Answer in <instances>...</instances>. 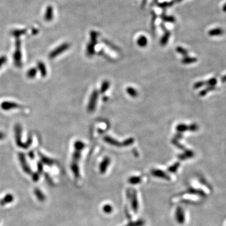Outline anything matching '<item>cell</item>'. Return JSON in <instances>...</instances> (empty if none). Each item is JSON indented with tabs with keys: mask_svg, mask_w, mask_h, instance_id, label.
<instances>
[{
	"mask_svg": "<svg viewBox=\"0 0 226 226\" xmlns=\"http://www.w3.org/2000/svg\"><path fill=\"white\" fill-rule=\"evenodd\" d=\"M22 128L21 125L17 124L14 126V138L16 144L20 148L23 149H28L31 145L32 142H33V138H32L31 135H30L26 141L23 143L22 140Z\"/></svg>",
	"mask_w": 226,
	"mask_h": 226,
	"instance_id": "cell-1",
	"label": "cell"
},
{
	"mask_svg": "<svg viewBox=\"0 0 226 226\" xmlns=\"http://www.w3.org/2000/svg\"><path fill=\"white\" fill-rule=\"evenodd\" d=\"M14 65L16 67L20 68L22 67V54L21 50V40L17 38L15 41V49L13 55Z\"/></svg>",
	"mask_w": 226,
	"mask_h": 226,
	"instance_id": "cell-2",
	"label": "cell"
},
{
	"mask_svg": "<svg viewBox=\"0 0 226 226\" xmlns=\"http://www.w3.org/2000/svg\"><path fill=\"white\" fill-rule=\"evenodd\" d=\"M70 48V44L68 43H63L54 49L48 55V57L51 59H54L57 57L59 55L67 51Z\"/></svg>",
	"mask_w": 226,
	"mask_h": 226,
	"instance_id": "cell-3",
	"label": "cell"
},
{
	"mask_svg": "<svg viewBox=\"0 0 226 226\" xmlns=\"http://www.w3.org/2000/svg\"><path fill=\"white\" fill-rule=\"evenodd\" d=\"M98 98V92L96 91H94L91 95V98L89 99V102L88 104L87 110L89 112H92L94 111L95 108V105L97 103V100Z\"/></svg>",
	"mask_w": 226,
	"mask_h": 226,
	"instance_id": "cell-4",
	"label": "cell"
},
{
	"mask_svg": "<svg viewBox=\"0 0 226 226\" xmlns=\"http://www.w3.org/2000/svg\"><path fill=\"white\" fill-rule=\"evenodd\" d=\"M20 107H21V105L11 101H4L1 104V108L4 111H9Z\"/></svg>",
	"mask_w": 226,
	"mask_h": 226,
	"instance_id": "cell-5",
	"label": "cell"
},
{
	"mask_svg": "<svg viewBox=\"0 0 226 226\" xmlns=\"http://www.w3.org/2000/svg\"><path fill=\"white\" fill-rule=\"evenodd\" d=\"M18 158H19V159H20V163L22 165V167L23 169L24 170L25 172H26L27 173H31V169L30 168V167H28V165L27 164L25 155L22 153H20L18 154Z\"/></svg>",
	"mask_w": 226,
	"mask_h": 226,
	"instance_id": "cell-6",
	"label": "cell"
},
{
	"mask_svg": "<svg viewBox=\"0 0 226 226\" xmlns=\"http://www.w3.org/2000/svg\"><path fill=\"white\" fill-rule=\"evenodd\" d=\"M54 18V9L52 6H48L46 8L44 19L46 22H51Z\"/></svg>",
	"mask_w": 226,
	"mask_h": 226,
	"instance_id": "cell-7",
	"label": "cell"
},
{
	"mask_svg": "<svg viewBox=\"0 0 226 226\" xmlns=\"http://www.w3.org/2000/svg\"><path fill=\"white\" fill-rule=\"evenodd\" d=\"M37 69L40 72L42 77H45L47 75L46 67V66L45 65V63L43 62L39 61L37 63Z\"/></svg>",
	"mask_w": 226,
	"mask_h": 226,
	"instance_id": "cell-8",
	"label": "cell"
},
{
	"mask_svg": "<svg viewBox=\"0 0 226 226\" xmlns=\"http://www.w3.org/2000/svg\"><path fill=\"white\" fill-rule=\"evenodd\" d=\"M224 33V31L222 28H215L214 29H212L209 30L208 31V35L212 37H218L221 36Z\"/></svg>",
	"mask_w": 226,
	"mask_h": 226,
	"instance_id": "cell-9",
	"label": "cell"
},
{
	"mask_svg": "<svg viewBox=\"0 0 226 226\" xmlns=\"http://www.w3.org/2000/svg\"><path fill=\"white\" fill-rule=\"evenodd\" d=\"M161 27L163 28V29L164 30L165 33L164 35L163 36V37L161 38V39L160 44L162 46H165L168 42V40H169L170 37V33L169 31H168L167 29H165V28L163 26V25H161Z\"/></svg>",
	"mask_w": 226,
	"mask_h": 226,
	"instance_id": "cell-10",
	"label": "cell"
},
{
	"mask_svg": "<svg viewBox=\"0 0 226 226\" xmlns=\"http://www.w3.org/2000/svg\"><path fill=\"white\" fill-rule=\"evenodd\" d=\"M104 141L106 143L111 145H112V146H114V147H121V143H120L117 140L115 139L114 138H112L109 136H106L104 138Z\"/></svg>",
	"mask_w": 226,
	"mask_h": 226,
	"instance_id": "cell-11",
	"label": "cell"
},
{
	"mask_svg": "<svg viewBox=\"0 0 226 226\" xmlns=\"http://www.w3.org/2000/svg\"><path fill=\"white\" fill-rule=\"evenodd\" d=\"M26 33V29H18V30H13L11 32V34L12 36H13L16 38H20V37L25 34Z\"/></svg>",
	"mask_w": 226,
	"mask_h": 226,
	"instance_id": "cell-12",
	"label": "cell"
},
{
	"mask_svg": "<svg viewBox=\"0 0 226 226\" xmlns=\"http://www.w3.org/2000/svg\"><path fill=\"white\" fill-rule=\"evenodd\" d=\"M38 155H39L40 158H41L42 161H43V162L44 163H45L46 165H52L54 163V161L52 159H50V158H48V157H46V156H44L43 155H42V154L41 153H40V152H38Z\"/></svg>",
	"mask_w": 226,
	"mask_h": 226,
	"instance_id": "cell-13",
	"label": "cell"
},
{
	"mask_svg": "<svg viewBox=\"0 0 226 226\" xmlns=\"http://www.w3.org/2000/svg\"><path fill=\"white\" fill-rule=\"evenodd\" d=\"M38 72V69L37 68L35 67H32L31 69H30L27 72H26V77L28 79H34L36 77L37 74Z\"/></svg>",
	"mask_w": 226,
	"mask_h": 226,
	"instance_id": "cell-14",
	"label": "cell"
},
{
	"mask_svg": "<svg viewBox=\"0 0 226 226\" xmlns=\"http://www.w3.org/2000/svg\"><path fill=\"white\" fill-rule=\"evenodd\" d=\"M109 163H110V159H109V158H106L104 159V160L103 161V162L101 163L100 165V172L101 173H104L106 172V168L108 167Z\"/></svg>",
	"mask_w": 226,
	"mask_h": 226,
	"instance_id": "cell-15",
	"label": "cell"
},
{
	"mask_svg": "<svg viewBox=\"0 0 226 226\" xmlns=\"http://www.w3.org/2000/svg\"><path fill=\"white\" fill-rule=\"evenodd\" d=\"M148 43V40L147 38L146 37L144 36H141L138 38V41H137V43L138 45L141 46V47H144L146 46Z\"/></svg>",
	"mask_w": 226,
	"mask_h": 226,
	"instance_id": "cell-16",
	"label": "cell"
},
{
	"mask_svg": "<svg viewBox=\"0 0 226 226\" xmlns=\"http://www.w3.org/2000/svg\"><path fill=\"white\" fill-rule=\"evenodd\" d=\"M74 147L75 149L83 150L84 148V147H85V144L83 141H81L77 140V141H76L74 143Z\"/></svg>",
	"mask_w": 226,
	"mask_h": 226,
	"instance_id": "cell-17",
	"label": "cell"
},
{
	"mask_svg": "<svg viewBox=\"0 0 226 226\" xmlns=\"http://www.w3.org/2000/svg\"><path fill=\"white\" fill-rule=\"evenodd\" d=\"M110 86V83L108 81V80H104V81L103 83L101 89H100V92L101 94H103L104 92H106L107 91V90L109 89Z\"/></svg>",
	"mask_w": 226,
	"mask_h": 226,
	"instance_id": "cell-18",
	"label": "cell"
},
{
	"mask_svg": "<svg viewBox=\"0 0 226 226\" xmlns=\"http://www.w3.org/2000/svg\"><path fill=\"white\" fill-rule=\"evenodd\" d=\"M152 173L155 175V176H159V177H161V178H164V179H168L167 177V175L161 170H153L152 172Z\"/></svg>",
	"mask_w": 226,
	"mask_h": 226,
	"instance_id": "cell-19",
	"label": "cell"
},
{
	"mask_svg": "<svg viewBox=\"0 0 226 226\" xmlns=\"http://www.w3.org/2000/svg\"><path fill=\"white\" fill-rule=\"evenodd\" d=\"M126 92L131 97H132V98H136V97H137L138 95L137 91L131 87H129L127 88Z\"/></svg>",
	"mask_w": 226,
	"mask_h": 226,
	"instance_id": "cell-20",
	"label": "cell"
},
{
	"mask_svg": "<svg viewBox=\"0 0 226 226\" xmlns=\"http://www.w3.org/2000/svg\"><path fill=\"white\" fill-rule=\"evenodd\" d=\"M197 61V59L196 58H193L188 56H185L182 60V62L184 64H189L191 63H193Z\"/></svg>",
	"mask_w": 226,
	"mask_h": 226,
	"instance_id": "cell-21",
	"label": "cell"
},
{
	"mask_svg": "<svg viewBox=\"0 0 226 226\" xmlns=\"http://www.w3.org/2000/svg\"><path fill=\"white\" fill-rule=\"evenodd\" d=\"M176 130L179 131V133H183L184 131H186L187 130H188V126L184 124H179L176 127Z\"/></svg>",
	"mask_w": 226,
	"mask_h": 226,
	"instance_id": "cell-22",
	"label": "cell"
},
{
	"mask_svg": "<svg viewBox=\"0 0 226 226\" xmlns=\"http://www.w3.org/2000/svg\"><path fill=\"white\" fill-rule=\"evenodd\" d=\"M135 141V139L133 138H130L127 139H126L125 141H124L122 143H121V147H128L130 145L133 144Z\"/></svg>",
	"mask_w": 226,
	"mask_h": 226,
	"instance_id": "cell-23",
	"label": "cell"
},
{
	"mask_svg": "<svg viewBox=\"0 0 226 226\" xmlns=\"http://www.w3.org/2000/svg\"><path fill=\"white\" fill-rule=\"evenodd\" d=\"M161 18L162 19L167 22H171V23H173L175 22V19L173 17H172V16H166V15H162L161 16Z\"/></svg>",
	"mask_w": 226,
	"mask_h": 226,
	"instance_id": "cell-24",
	"label": "cell"
},
{
	"mask_svg": "<svg viewBox=\"0 0 226 226\" xmlns=\"http://www.w3.org/2000/svg\"><path fill=\"white\" fill-rule=\"evenodd\" d=\"M176 51H177V52H179V54L183 55L185 57V56H187V55H188V51H187V50L185 49L184 48L181 47V46H178V47H177Z\"/></svg>",
	"mask_w": 226,
	"mask_h": 226,
	"instance_id": "cell-25",
	"label": "cell"
},
{
	"mask_svg": "<svg viewBox=\"0 0 226 226\" xmlns=\"http://www.w3.org/2000/svg\"><path fill=\"white\" fill-rule=\"evenodd\" d=\"M179 165H180L179 163H175L173 166L170 167L168 168L169 172H176L177 169H178V168L179 167Z\"/></svg>",
	"mask_w": 226,
	"mask_h": 226,
	"instance_id": "cell-26",
	"label": "cell"
},
{
	"mask_svg": "<svg viewBox=\"0 0 226 226\" xmlns=\"http://www.w3.org/2000/svg\"><path fill=\"white\" fill-rule=\"evenodd\" d=\"M6 62H7V57L6 56L3 55L0 57V68H1Z\"/></svg>",
	"mask_w": 226,
	"mask_h": 226,
	"instance_id": "cell-27",
	"label": "cell"
},
{
	"mask_svg": "<svg viewBox=\"0 0 226 226\" xmlns=\"http://www.w3.org/2000/svg\"><path fill=\"white\" fill-rule=\"evenodd\" d=\"M199 129V126L196 124H192L190 126H188V130L191 131H196Z\"/></svg>",
	"mask_w": 226,
	"mask_h": 226,
	"instance_id": "cell-28",
	"label": "cell"
},
{
	"mask_svg": "<svg viewBox=\"0 0 226 226\" xmlns=\"http://www.w3.org/2000/svg\"><path fill=\"white\" fill-rule=\"evenodd\" d=\"M178 141H179V140H177V139H175V138H174V139L172 140V143H173V144H175V146H176V147H178V148H180V149H184V147H183V145L180 144Z\"/></svg>",
	"mask_w": 226,
	"mask_h": 226,
	"instance_id": "cell-29",
	"label": "cell"
},
{
	"mask_svg": "<svg viewBox=\"0 0 226 226\" xmlns=\"http://www.w3.org/2000/svg\"><path fill=\"white\" fill-rule=\"evenodd\" d=\"M103 42H104V43H106V44L107 45V46H109V47H111V48H112V49H113V50H118V48H117L115 45H112V44L111 43H110L109 42L106 41V40H103Z\"/></svg>",
	"mask_w": 226,
	"mask_h": 226,
	"instance_id": "cell-30",
	"label": "cell"
},
{
	"mask_svg": "<svg viewBox=\"0 0 226 226\" xmlns=\"http://www.w3.org/2000/svg\"><path fill=\"white\" fill-rule=\"evenodd\" d=\"M217 83V80L216 79H210L208 81L207 83V84L209 85V86H214V85Z\"/></svg>",
	"mask_w": 226,
	"mask_h": 226,
	"instance_id": "cell-31",
	"label": "cell"
},
{
	"mask_svg": "<svg viewBox=\"0 0 226 226\" xmlns=\"http://www.w3.org/2000/svg\"><path fill=\"white\" fill-rule=\"evenodd\" d=\"M173 2H169V3H161L159 5V6L160 7H162V8H165V7H168V6H172L173 5Z\"/></svg>",
	"mask_w": 226,
	"mask_h": 226,
	"instance_id": "cell-32",
	"label": "cell"
},
{
	"mask_svg": "<svg viewBox=\"0 0 226 226\" xmlns=\"http://www.w3.org/2000/svg\"><path fill=\"white\" fill-rule=\"evenodd\" d=\"M205 84V83L204 82H198L196 84H195L194 85V88H196V89H198L202 86H203Z\"/></svg>",
	"mask_w": 226,
	"mask_h": 226,
	"instance_id": "cell-33",
	"label": "cell"
},
{
	"mask_svg": "<svg viewBox=\"0 0 226 226\" xmlns=\"http://www.w3.org/2000/svg\"><path fill=\"white\" fill-rule=\"evenodd\" d=\"M139 180V178H138V177H133V178H131V183H134V184H136L138 183V180Z\"/></svg>",
	"mask_w": 226,
	"mask_h": 226,
	"instance_id": "cell-34",
	"label": "cell"
},
{
	"mask_svg": "<svg viewBox=\"0 0 226 226\" xmlns=\"http://www.w3.org/2000/svg\"><path fill=\"white\" fill-rule=\"evenodd\" d=\"M182 138V133H177V134L176 135V136H175V139H177V140H179V139H181Z\"/></svg>",
	"mask_w": 226,
	"mask_h": 226,
	"instance_id": "cell-35",
	"label": "cell"
},
{
	"mask_svg": "<svg viewBox=\"0 0 226 226\" xmlns=\"http://www.w3.org/2000/svg\"><path fill=\"white\" fill-rule=\"evenodd\" d=\"M28 155L31 158H34V152L33 151H30L28 153Z\"/></svg>",
	"mask_w": 226,
	"mask_h": 226,
	"instance_id": "cell-36",
	"label": "cell"
},
{
	"mask_svg": "<svg viewBox=\"0 0 226 226\" xmlns=\"http://www.w3.org/2000/svg\"><path fill=\"white\" fill-rule=\"evenodd\" d=\"M5 135L3 132H0V140H2L5 138Z\"/></svg>",
	"mask_w": 226,
	"mask_h": 226,
	"instance_id": "cell-37",
	"label": "cell"
},
{
	"mask_svg": "<svg viewBox=\"0 0 226 226\" xmlns=\"http://www.w3.org/2000/svg\"><path fill=\"white\" fill-rule=\"evenodd\" d=\"M222 10H223L224 12L226 13V3L224 4V5L222 6Z\"/></svg>",
	"mask_w": 226,
	"mask_h": 226,
	"instance_id": "cell-38",
	"label": "cell"
},
{
	"mask_svg": "<svg viewBox=\"0 0 226 226\" xmlns=\"http://www.w3.org/2000/svg\"><path fill=\"white\" fill-rule=\"evenodd\" d=\"M38 30H37V29H35V28H34V29L33 30V34H37L38 33Z\"/></svg>",
	"mask_w": 226,
	"mask_h": 226,
	"instance_id": "cell-39",
	"label": "cell"
},
{
	"mask_svg": "<svg viewBox=\"0 0 226 226\" xmlns=\"http://www.w3.org/2000/svg\"><path fill=\"white\" fill-rule=\"evenodd\" d=\"M222 81H223V82L226 81V76H225V77H224L222 78Z\"/></svg>",
	"mask_w": 226,
	"mask_h": 226,
	"instance_id": "cell-40",
	"label": "cell"
},
{
	"mask_svg": "<svg viewBox=\"0 0 226 226\" xmlns=\"http://www.w3.org/2000/svg\"><path fill=\"white\" fill-rule=\"evenodd\" d=\"M180 1H182V0H178V2H180Z\"/></svg>",
	"mask_w": 226,
	"mask_h": 226,
	"instance_id": "cell-41",
	"label": "cell"
}]
</instances>
